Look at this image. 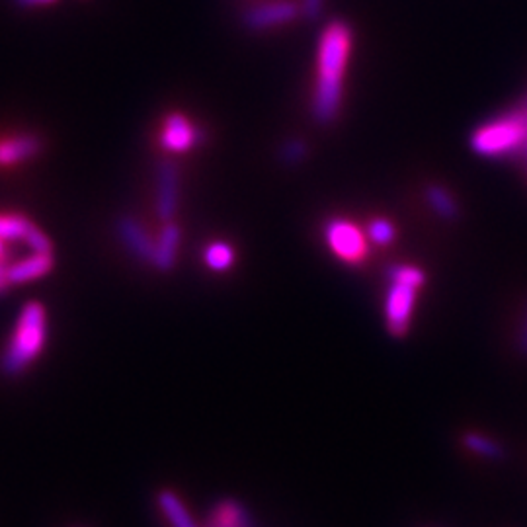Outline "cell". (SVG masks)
I'll list each match as a JSON object with an SVG mask.
<instances>
[{
  "instance_id": "obj_9",
  "label": "cell",
  "mask_w": 527,
  "mask_h": 527,
  "mask_svg": "<svg viewBox=\"0 0 527 527\" xmlns=\"http://www.w3.org/2000/svg\"><path fill=\"white\" fill-rule=\"evenodd\" d=\"M202 141V131L184 114L166 116L160 129V143L169 152H188Z\"/></svg>"
},
{
  "instance_id": "obj_5",
  "label": "cell",
  "mask_w": 527,
  "mask_h": 527,
  "mask_svg": "<svg viewBox=\"0 0 527 527\" xmlns=\"http://www.w3.org/2000/svg\"><path fill=\"white\" fill-rule=\"evenodd\" d=\"M325 241L332 254L352 266H359L369 254L367 232L348 219H330L325 227Z\"/></svg>"
},
{
  "instance_id": "obj_16",
  "label": "cell",
  "mask_w": 527,
  "mask_h": 527,
  "mask_svg": "<svg viewBox=\"0 0 527 527\" xmlns=\"http://www.w3.org/2000/svg\"><path fill=\"white\" fill-rule=\"evenodd\" d=\"M34 223L22 213H0V239L5 243L27 241L34 231Z\"/></svg>"
},
{
  "instance_id": "obj_8",
  "label": "cell",
  "mask_w": 527,
  "mask_h": 527,
  "mask_svg": "<svg viewBox=\"0 0 527 527\" xmlns=\"http://www.w3.org/2000/svg\"><path fill=\"white\" fill-rule=\"evenodd\" d=\"M116 231L119 243L135 260L143 264L152 262V256H155V239L147 232L141 221L131 215H123L118 219Z\"/></svg>"
},
{
  "instance_id": "obj_7",
  "label": "cell",
  "mask_w": 527,
  "mask_h": 527,
  "mask_svg": "<svg viewBox=\"0 0 527 527\" xmlns=\"http://www.w3.org/2000/svg\"><path fill=\"white\" fill-rule=\"evenodd\" d=\"M180 200V170L170 160H164L157 169V215L162 223H170L178 212Z\"/></svg>"
},
{
  "instance_id": "obj_20",
  "label": "cell",
  "mask_w": 527,
  "mask_h": 527,
  "mask_svg": "<svg viewBox=\"0 0 527 527\" xmlns=\"http://www.w3.org/2000/svg\"><path fill=\"white\" fill-rule=\"evenodd\" d=\"M323 8H325V0H301V5H299V12L307 20H316L323 14Z\"/></svg>"
},
{
  "instance_id": "obj_19",
  "label": "cell",
  "mask_w": 527,
  "mask_h": 527,
  "mask_svg": "<svg viewBox=\"0 0 527 527\" xmlns=\"http://www.w3.org/2000/svg\"><path fill=\"white\" fill-rule=\"evenodd\" d=\"M280 159L289 166L303 162L307 159V143L301 141V139H289L280 149Z\"/></svg>"
},
{
  "instance_id": "obj_4",
  "label": "cell",
  "mask_w": 527,
  "mask_h": 527,
  "mask_svg": "<svg viewBox=\"0 0 527 527\" xmlns=\"http://www.w3.org/2000/svg\"><path fill=\"white\" fill-rule=\"evenodd\" d=\"M527 145V112L498 118L470 135V149L480 157H504Z\"/></svg>"
},
{
  "instance_id": "obj_15",
  "label": "cell",
  "mask_w": 527,
  "mask_h": 527,
  "mask_svg": "<svg viewBox=\"0 0 527 527\" xmlns=\"http://www.w3.org/2000/svg\"><path fill=\"white\" fill-rule=\"evenodd\" d=\"M426 202L429 205V210H432L439 219L443 221H457L461 215L460 212V205H457L455 198L450 193V190H446L443 186L432 184L426 190Z\"/></svg>"
},
{
  "instance_id": "obj_21",
  "label": "cell",
  "mask_w": 527,
  "mask_h": 527,
  "mask_svg": "<svg viewBox=\"0 0 527 527\" xmlns=\"http://www.w3.org/2000/svg\"><path fill=\"white\" fill-rule=\"evenodd\" d=\"M516 350L518 354L527 359V305L523 309V316H522V325L518 330V336H516Z\"/></svg>"
},
{
  "instance_id": "obj_3",
  "label": "cell",
  "mask_w": 527,
  "mask_h": 527,
  "mask_svg": "<svg viewBox=\"0 0 527 527\" xmlns=\"http://www.w3.org/2000/svg\"><path fill=\"white\" fill-rule=\"evenodd\" d=\"M426 284V274L418 266L400 264L389 270V287L385 291V325L391 336L402 338L408 335L416 309V297Z\"/></svg>"
},
{
  "instance_id": "obj_24",
  "label": "cell",
  "mask_w": 527,
  "mask_h": 527,
  "mask_svg": "<svg viewBox=\"0 0 527 527\" xmlns=\"http://www.w3.org/2000/svg\"><path fill=\"white\" fill-rule=\"evenodd\" d=\"M5 254H6V251H5V241L0 239V262H5Z\"/></svg>"
},
{
  "instance_id": "obj_22",
  "label": "cell",
  "mask_w": 527,
  "mask_h": 527,
  "mask_svg": "<svg viewBox=\"0 0 527 527\" xmlns=\"http://www.w3.org/2000/svg\"><path fill=\"white\" fill-rule=\"evenodd\" d=\"M14 5L20 8H44V6H53L59 0H12Z\"/></svg>"
},
{
  "instance_id": "obj_14",
  "label": "cell",
  "mask_w": 527,
  "mask_h": 527,
  "mask_svg": "<svg viewBox=\"0 0 527 527\" xmlns=\"http://www.w3.org/2000/svg\"><path fill=\"white\" fill-rule=\"evenodd\" d=\"M463 448L470 453H475L482 460L501 463L506 460V450L501 441H496L494 438L484 436L480 432H465L461 438Z\"/></svg>"
},
{
  "instance_id": "obj_10",
  "label": "cell",
  "mask_w": 527,
  "mask_h": 527,
  "mask_svg": "<svg viewBox=\"0 0 527 527\" xmlns=\"http://www.w3.org/2000/svg\"><path fill=\"white\" fill-rule=\"evenodd\" d=\"M41 139L36 133H14L0 139V166H14L36 159L41 152Z\"/></svg>"
},
{
  "instance_id": "obj_11",
  "label": "cell",
  "mask_w": 527,
  "mask_h": 527,
  "mask_svg": "<svg viewBox=\"0 0 527 527\" xmlns=\"http://www.w3.org/2000/svg\"><path fill=\"white\" fill-rule=\"evenodd\" d=\"M55 266L53 253H34L32 256L22 258L8 266L6 277L10 285H22L27 282H36L39 277L47 275Z\"/></svg>"
},
{
  "instance_id": "obj_1",
  "label": "cell",
  "mask_w": 527,
  "mask_h": 527,
  "mask_svg": "<svg viewBox=\"0 0 527 527\" xmlns=\"http://www.w3.org/2000/svg\"><path fill=\"white\" fill-rule=\"evenodd\" d=\"M352 46L354 32L348 22L335 20L325 26L318 39L316 80L311 100V114L318 126H330L340 114Z\"/></svg>"
},
{
  "instance_id": "obj_2",
  "label": "cell",
  "mask_w": 527,
  "mask_h": 527,
  "mask_svg": "<svg viewBox=\"0 0 527 527\" xmlns=\"http://www.w3.org/2000/svg\"><path fill=\"white\" fill-rule=\"evenodd\" d=\"M47 311L39 301H27L18 313L16 326L0 354V371L18 377L41 356L47 342Z\"/></svg>"
},
{
  "instance_id": "obj_6",
  "label": "cell",
  "mask_w": 527,
  "mask_h": 527,
  "mask_svg": "<svg viewBox=\"0 0 527 527\" xmlns=\"http://www.w3.org/2000/svg\"><path fill=\"white\" fill-rule=\"evenodd\" d=\"M299 14V5L289 0H275V3H264L244 10L243 24L251 32H266L294 22Z\"/></svg>"
},
{
  "instance_id": "obj_23",
  "label": "cell",
  "mask_w": 527,
  "mask_h": 527,
  "mask_svg": "<svg viewBox=\"0 0 527 527\" xmlns=\"http://www.w3.org/2000/svg\"><path fill=\"white\" fill-rule=\"evenodd\" d=\"M8 266H10V264H6V262H0V294H5V291L10 287V284H8V277H6Z\"/></svg>"
},
{
  "instance_id": "obj_13",
  "label": "cell",
  "mask_w": 527,
  "mask_h": 527,
  "mask_svg": "<svg viewBox=\"0 0 527 527\" xmlns=\"http://www.w3.org/2000/svg\"><path fill=\"white\" fill-rule=\"evenodd\" d=\"M157 502L169 527H200L196 520H193V516L190 514V510L184 504L182 498H180L176 492L160 491Z\"/></svg>"
},
{
  "instance_id": "obj_18",
  "label": "cell",
  "mask_w": 527,
  "mask_h": 527,
  "mask_svg": "<svg viewBox=\"0 0 527 527\" xmlns=\"http://www.w3.org/2000/svg\"><path fill=\"white\" fill-rule=\"evenodd\" d=\"M367 237H369L371 243H376L377 246H387V244H391L395 241L397 229H395V225L391 223L389 219L377 217V219L369 221Z\"/></svg>"
},
{
  "instance_id": "obj_25",
  "label": "cell",
  "mask_w": 527,
  "mask_h": 527,
  "mask_svg": "<svg viewBox=\"0 0 527 527\" xmlns=\"http://www.w3.org/2000/svg\"><path fill=\"white\" fill-rule=\"evenodd\" d=\"M525 157H527V145H525Z\"/></svg>"
},
{
  "instance_id": "obj_12",
  "label": "cell",
  "mask_w": 527,
  "mask_h": 527,
  "mask_svg": "<svg viewBox=\"0 0 527 527\" xmlns=\"http://www.w3.org/2000/svg\"><path fill=\"white\" fill-rule=\"evenodd\" d=\"M180 239H182V229L174 221L164 223L159 237L155 239V256H152L150 262L159 272H170L176 266Z\"/></svg>"
},
{
  "instance_id": "obj_17",
  "label": "cell",
  "mask_w": 527,
  "mask_h": 527,
  "mask_svg": "<svg viewBox=\"0 0 527 527\" xmlns=\"http://www.w3.org/2000/svg\"><path fill=\"white\" fill-rule=\"evenodd\" d=\"M203 260L210 270L227 272L234 264V251L227 243H212L203 251Z\"/></svg>"
}]
</instances>
